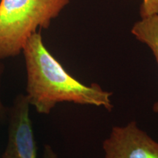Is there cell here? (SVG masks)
I'll list each match as a JSON object with an SVG mask.
<instances>
[{
  "instance_id": "obj_8",
  "label": "cell",
  "mask_w": 158,
  "mask_h": 158,
  "mask_svg": "<svg viewBox=\"0 0 158 158\" xmlns=\"http://www.w3.org/2000/svg\"><path fill=\"white\" fill-rule=\"evenodd\" d=\"M1 73H2V69H1V67H0V76H1ZM3 106L2 105V102H1V100H0V116L2 115L3 113Z\"/></svg>"
},
{
  "instance_id": "obj_4",
  "label": "cell",
  "mask_w": 158,
  "mask_h": 158,
  "mask_svg": "<svg viewBox=\"0 0 158 158\" xmlns=\"http://www.w3.org/2000/svg\"><path fill=\"white\" fill-rule=\"evenodd\" d=\"M27 96L19 94L10 112L8 143L2 158H37V147Z\"/></svg>"
},
{
  "instance_id": "obj_5",
  "label": "cell",
  "mask_w": 158,
  "mask_h": 158,
  "mask_svg": "<svg viewBox=\"0 0 158 158\" xmlns=\"http://www.w3.org/2000/svg\"><path fill=\"white\" fill-rule=\"evenodd\" d=\"M131 33L151 49L158 65V14L138 21L132 27ZM152 110L158 113V101L154 104Z\"/></svg>"
},
{
  "instance_id": "obj_3",
  "label": "cell",
  "mask_w": 158,
  "mask_h": 158,
  "mask_svg": "<svg viewBox=\"0 0 158 158\" xmlns=\"http://www.w3.org/2000/svg\"><path fill=\"white\" fill-rule=\"evenodd\" d=\"M102 148L105 158H158V142L140 129L135 121L112 128Z\"/></svg>"
},
{
  "instance_id": "obj_6",
  "label": "cell",
  "mask_w": 158,
  "mask_h": 158,
  "mask_svg": "<svg viewBox=\"0 0 158 158\" xmlns=\"http://www.w3.org/2000/svg\"><path fill=\"white\" fill-rule=\"evenodd\" d=\"M158 14V0H142L140 7L141 19Z\"/></svg>"
},
{
  "instance_id": "obj_1",
  "label": "cell",
  "mask_w": 158,
  "mask_h": 158,
  "mask_svg": "<svg viewBox=\"0 0 158 158\" xmlns=\"http://www.w3.org/2000/svg\"><path fill=\"white\" fill-rule=\"evenodd\" d=\"M27 73V96L39 114H48L59 102L114 108L112 92L93 83L86 85L70 76L45 48L40 31L33 33L22 50Z\"/></svg>"
},
{
  "instance_id": "obj_2",
  "label": "cell",
  "mask_w": 158,
  "mask_h": 158,
  "mask_svg": "<svg viewBox=\"0 0 158 158\" xmlns=\"http://www.w3.org/2000/svg\"><path fill=\"white\" fill-rule=\"evenodd\" d=\"M70 0H1L0 60L22 52L38 29H47Z\"/></svg>"
},
{
  "instance_id": "obj_7",
  "label": "cell",
  "mask_w": 158,
  "mask_h": 158,
  "mask_svg": "<svg viewBox=\"0 0 158 158\" xmlns=\"http://www.w3.org/2000/svg\"><path fill=\"white\" fill-rule=\"evenodd\" d=\"M43 158H58V157L50 146L45 145L43 151Z\"/></svg>"
}]
</instances>
